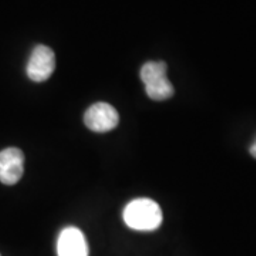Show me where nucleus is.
Instances as JSON below:
<instances>
[{
    "label": "nucleus",
    "mask_w": 256,
    "mask_h": 256,
    "mask_svg": "<svg viewBox=\"0 0 256 256\" xmlns=\"http://www.w3.org/2000/svg\"><path fill=\"white\" fill-rule=\"evenodd\" d=\"M124 222L128 228L141 232L156 230L162 224V210L152 200L140 198L128 204L124 210Z\"/></svg>",
    "instance_id": "obj_1"
},
{
    "label": "nucleus",
    "mask_w": 256,
    "mask_h": 256,
    "mask_svg": "<svg viewBox=\"0 0 256 256\" xmlns=\"http://www.w3.org/2000/svg\"><path fill=\"white\" fill-rule=\"evenodd\" d=\"M164 62H150L141 68V80L146 86V96L154 101H164L174 96V86L166 77Z\"/></svg>",
    "instance_id": "obj_2"
},
{
    "label": "nucleus",
    "mask_w": 256,
    "mask_h": 256,
    "mask_svg": "<svg viewBox=\"0 0 256 256\" xmlns=\"http://www.w3.org/2000/svg\"><path fill=\"white\" fill-rule=\"evenodd\" d=\"M56 68L54 52L50 47L40 46L34 47L30 56L28 64V76L32 82H43L52 77Z\"/></svg>",
    "instance_id": "obj_3"
},
{
    "label": "nucleus",
    "mask_w": 256,
    "mask_h": 256,
    "mask_svg": "<svg viewBox=\"0 0 256 256\" xmlns=\"http://www.w3.org/2000/svg\"><path fill=\"white\" fill-rule=\"evenodd\" d=\"M84 122L94 132H108L118 126L120 116L108 102H97L86 111Z\"/></svg>",
    "instance_id": "obj_4"
},
{
    "label": "nucleus",
    "mask_w": 256,
    "mask_h": 256,
    "mask_svg": "<svg viewBox=\"0 0 256 256\" xmlns=\"http://www.w3.org/2000/svg\"><path fill=\"white\" fill-rule=\"evenodd\" d=\"M24 172V154L18 148H6L0 152V182L14 185Z\"/></svg>",
    "instance_id": "obj_5"
},
{
    "label": "nucleus",
    "mask_w": 256,
    "mask_h": 256,
    "mask_svg": "<svg viewBox=\"0 0 256 256\" xmlns=\"http://www.w3.org/2000/svg\"><path fill=\"white\" fill-rule=\"evenodd\" d=\"M57 254L58 256H88L86 235L74 226L63 229L57 242Z\"/></svg>",
    "instance_id": "obj_6"
},
{
    "label": "nucleus",
    "mask_w": 256,
    "mask_h": 256,
    "mask_svg": "<svg viewBox=\"0 0 256 256\" xmlns=\"http://www.w3.org/2000/svg\"><path fill=\"white\" fill-rule=\"evenodd\" d=\"M249 151H250V156H254V158H256V141H255V144L250 146V150H249Z\"/></svg>",
    "instance_id": "obj_7"
}]
</instances>
